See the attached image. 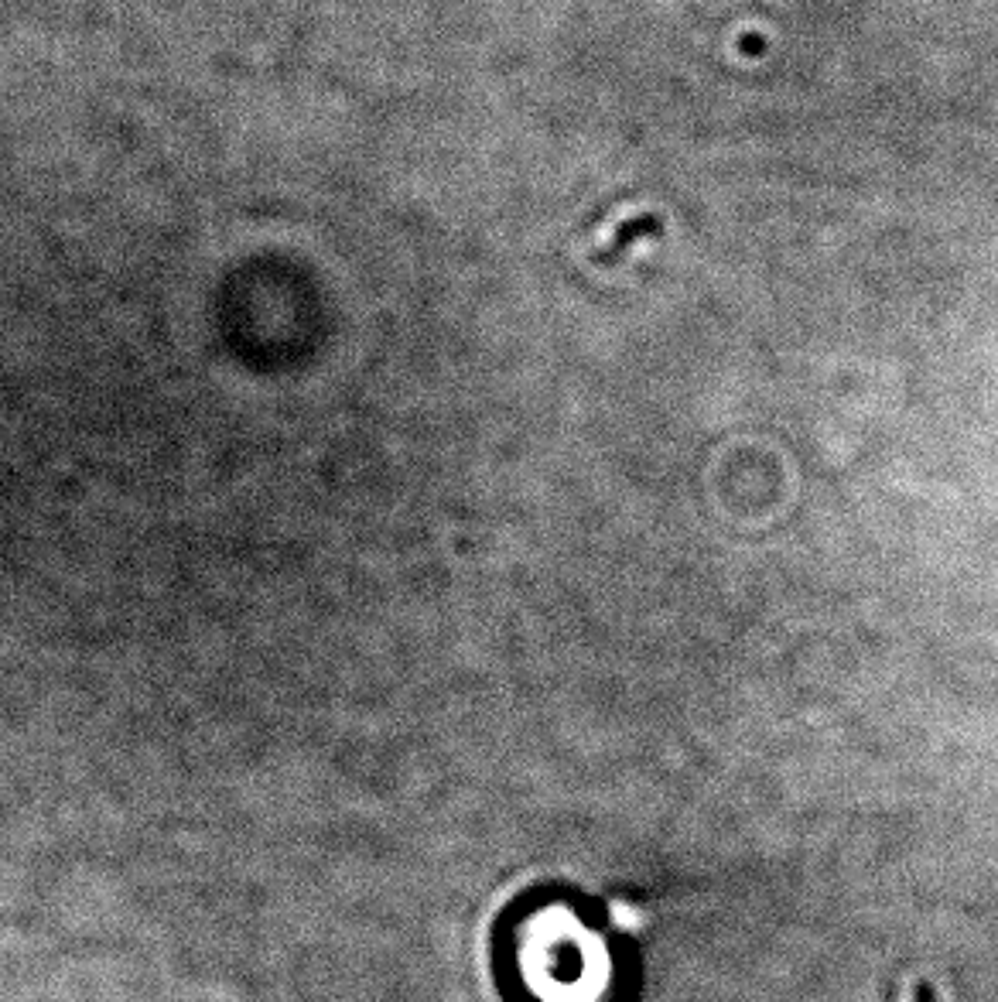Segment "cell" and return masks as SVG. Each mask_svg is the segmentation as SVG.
Masks as SVG:
<instances>
[{
	"label": "cell",
	"instance_id": "cell-1",
	"mask_svg": "<svg viewBox=\"0 0 998 1002\" xmlns=\"http://www.w3.org/2000/svg\"><path fill=\"white\" fill-rule=\"evenodd\" d=\"M619 924L605 910L547 903L503 924L499 968L534 1002H605L619 958Z\"/></svg>",
	"mask_w": 998,
	"mask_h": 1002
}]
</instances>
